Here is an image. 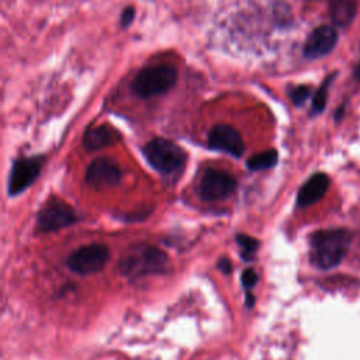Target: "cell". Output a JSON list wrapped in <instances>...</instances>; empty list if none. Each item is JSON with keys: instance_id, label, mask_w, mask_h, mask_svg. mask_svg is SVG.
<instances>
[{"instance_id": "52a82bcc", "label": "cell", "mask_w": 360, "mask_h": 360, "mask_svg": "<svg viewBox=\"0 0 360 360\" xmlns=\"http://www.w3.org/2000/svg\"><path fill=\"white\" fill-rule=\"evenodd\" d=\"M236 184V179L231 173L218 169H208L200 180L198 193L204 201H221L233 194Z\"/></svg>"}, {"instance_id": "ba28073f", "label": "cell", "mask_w": 360, "mask_h": 360, "mask_svg": "<svg viewBox=\"0 0 360 360\" xmlns=\"http://www.w3.org/2000/svg\"><path fill=\"white\" fill-rule=\"evenodd\" d=\"M42 165V156H28L15 159L8 177V194L14 197L25 191L38 177Z\"/></svg>"}, {"instance_id": "7402d4cb", "label": "cell", "mask_w": 360, "mask_h": 360, "mask_svg": "<svg viewBox=\"0 0 360 360\" xmlns=\"http://www.w3.org/2000/svg\"><path fill=\"white\" fill-rule=\"evenodd\" d=\"M246 304L248 307H252L255 304V297L252 294H246Z\"/></svg>"}, {"instance_id": "8fae6325", "label": "cell", "mask_w": 360, "mask_h": 360, "mask_svg": "<svg viewBox=\"0 0 360 360\" xmlns=\"http://www.w3.org/2000/svg\"><path fill=\"white\" fill-rule=\"evenodd\" d=\"M336 42H338L336 30L330 25H321L309 34L304 45V55L309 59L325 56L335 48Z\"/></svg>"}, {"instance_id": "3957f363", "label": "cell", "mask_w": 360, "mask_h": 360, "mask_svg": "<svg viewBox=\"0 0 360 360\" xmlns=\"http://www.w3.org/2000/svg\"><path fill=\"white\" fill-rule=\"evenodd\" d=\"M143 155L149 165L163 174H173L183 169L186 152L173 141L153 138L143 146Z\"/></svg>"}, {"instance_id": "5b68a950", "label": "cell", "mask_w": 360, "mask_h": 360, "mask_svg": "<svg viewBox=\"0 0 360 360\" xmlns=\"http://www.w3.org/2000/svg\"><path fill=\"white\" fill-rule=\"evenodd\" d=\"M110 257V250L103 243H90L73 250L66 264L69 270L79 276H89L100 271Z\"/></svg>"}, {"instance_id": "9a60e30c", "label": "cell", "mask_w": 360, "mask_h": 360, "mask_svg": "<svg viewBox=\"0 0 360 360\" xmlns=\"http://www.w3.org/2000/svg\"><path fill=\"white\" fill-rule=\"evenodd\" d=\"M277 150L274 149H269V150H263L259 152L253 156H250L246 162L248 167L250 170H264V169H270L277 163Z\"/></svg>"}, {"instance_id": "ffe728a7", "label": "cell", "mask_w": 360, "mask_h": 360, "mask_svg": "<svg viewBox=\"0 0 360 360\" xmlns=\"http://www.w3.org/2000/svg\"><path fill=\"white\" fill-rule=\"evenodd\" d=\"M134 17H135V10L134 7H127L122 14H121V25L122 27H128L132 21H134Z\"/></svg>"}, {"instance_id": "7c38bea8", "label": "cell", "mask_w": 360, "mask_h": 360, "mask_svg": "<svg viewBox=\"0 0 360 360\" xmlns=\"http://www.w3.org/2000/svg\"><path fill=\"white\" fill-rule=\"evenodd\" d=\"M329 187V177L325 173H315L300 188L297 195L298 207L304 208L319 201Z\"/></svg>"}, {"instance_id": "7a4b0ae2", "label": "cell", "mask_w": 360, "mask_h": 360, "mask_svg": "<svg viewBox=\"0 0 360 360\" xmlns=\"http://www.w3.org/2000/svg\"><path fill=\"white\" fill-rule=\"evenodd\" d=\"M167 264V256L163 250L148 243L132 246L120 260V273L125 277H141L160 273Z\"/></svg>"}, {"instance_id": "30bf717a", "label": "cell", "mask_w": 360, "mask_h": 360, "mask_svg": "<svg viewBox=\"0 0 360 360\" xmlns=\"http://www.w3.org/2000/svg\"><path fill=\"white\" fill-rule=\"evenodd\" d=\"M121 180V170L115 162L108 158H97L90 162L86 170V181L89 186L101 188L118 184Z\"/></svg>"}, {"instance_id": "d6986e66", "label": "cell", "mask_w": 360, "mask_h": 360, "mask_svg": "<svg viewBox=\"0 0 360 360\" xmlns=\"http://www.w3.org/2000/svg\"><path fill=\"white\" fill-rule=\"evenodd\" d=\"M257 283V274L253 269H246L242 273V284L245 285V288H252L255 287Z\"/></svg>"}, {"instance_id": "6da1fadb", "label": "cell", "mask_w": 360, "mask_h": 360, "mask_svg": "<svg viewBox=\"0 0 360 360\" xmlns=\"http://www.w3.org/2000/svg\"><path fill=\"white\" fill-rule=\"evenodd\" d=\"M352 240V233L343 228L321 229L309 238V260L319 270L336 267L345 257Z\"/></svg>"}, {"instance_id": "2e32d148", "label": "cell", "mask_w": 360, "mask_h": 360, "mask_svg": "<svg viewBox=\"0 0 360 360\" xmlns=\"http://www.w3.org/2000/svg\"><path fill=\"white\" fill-rule=\"evenodd\" d=\"M236 242L238 245L242 248V252H240V256L246 260H252L253 259V255L255 252L259 248V242L257 239L249 236V235H245V233H239L236 236Z\"/></svg>"}, {"instance_id": "9c48e42d", "label": "cell", "mask_w": 360, "mask_h": 360, "mask_svg": "<svg viewBox=\"0 0 360 360\" xmlns=\"http://www.w3.org/2000/svg\"><path fill=\"white\" fill-rule=\"evenodd\" d=\"M208 145L211 149L225 152L235 158H240L245 152V143L240 134L226 124L212 127L208 134Z\"/></svg>"}, {"instance_id": "277c9868", "label": "cell", "mask_w": 360, "mask_h": 360, "mask_svg": "<svg viewBox=\"0 0 360 360\" xmlns=\"http://www.w3.org/2000/svg\"><path fill=\"white\" fill-rule=\"evenodd\" d=\"M177 80V70L169 65L149 66L138 72L132 80V90L141 98H150L169 91Z\"/></svg>"}, {"instance_id": "5bb4252c", "label": "cell", "mask_w": 360, "mask_h": 360, "mask_svg": "<svg viewBox=\"0 0 360 360\" xmlns=\"http://www.w3.org/2000/svg\"><path fill=\"white\" fill-rule=\"evenodd\" d=\"M329 17L336 25H349L357 10V0H328Z\"/></svg>"}, {"instance_id": "4fadbf2b", "label": "cell", "mask_w": 360, "mask_h": 360, "mask_svg": "<svg viewBox=\"0 0 360 360\" xmlns=\"http://www.w3.org/2000/svg\"><path fill=\"white\" fill-rule=\"evenodd\" d=\"M120 138V134L114 128L108 125H98L86 131L83 136V146L86 148V150L93 152L115 143Z\"/></svg>"}, {"instance_id": "44dd1931", "label": "cell", "mask_w": 360, "mask_h": 360, "mask_svg": "<svg viewBox=\"0 0 360 360\" xmlns=\"http://www.w3.org/2000/svg\"><path fill=\"white\" fill-rule=\"evenodd\" d=\"M218 269H219L222 273H225V274H229V273L232 271V266H231V262H229L226 257L221 259V260L218 262Z\"/></svg>"}, {"instance_id": "e0dca14e", "label": "cell", "mask_w": 360, "mask_h": 360, "mask_svg": "<svg viewBox=\"0 0 360 360\" xmlns=\"http://www.w3.org/2000/svg\"><path fill=\"white\" fill-rule=\"evenodd\" d=\"M332 82V76L326 77V80L322 83V86L318 89L316 94L314 96V101H312V108L315 112H321L325 108L326 104V98H328V87Z\"/></svg>"}, {"instance_id": "ac0fdd59", "label": "cell", "mask_w": 360, "mask_h": 360, "mask_svg": "<svg viewBox=\"0 0 360 360\" xmlns=\"http://www.w3.org/2000/svg\"><path fill=\"white\" fill-rule=\"evenodd\" d=\"M309 94H311V90L307 86H300L291 91L290 97L295 105H302L305 100L309 97Z\"/></svg>"}, {"instance_id": "8992f818", "label": "cell", "mask_w": 360, "mask_h": 360, "mask_svg": "<svg viewBox=\"0 0 360 360\" xmlns=\"http://www.w3.org/2000/svg\"><path fill=\"white\" fill-rule=\"evenodd\" d=\"M77 221L75 210L59 198L48 200L37 215V229L41 232H55L73 225Z\"/></svg>"}]
</instances>
